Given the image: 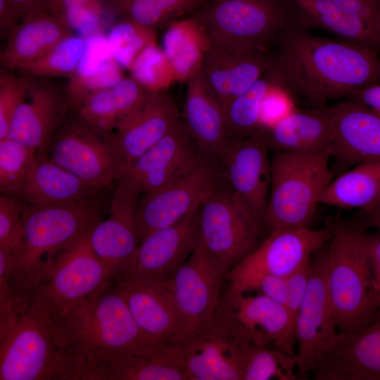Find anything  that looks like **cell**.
Wrapping results in <instances>:
<instances>
[{
    "instance_id": "12",
    "label": "cell",
    "mask_w": 380,
    "mask_h": 380,
    "mask_svg": "<svg viewBox=\"0 0 380 380\" xmlns=\"http://www.w3.org/2000/svg\"><path fill=\"white\" fill-rule=\"evenodd\" d=\"M225 267L198 243L171 277L178 327L175 342L188 339L213 319Z\"/></svg>"
},
{
    "instance_id": "9",
    "label": "cell",
    "mask_w": 380,
    "mask_h": 380,
    "mask_svg": "<svg viewBox=\"0 0 380 380\" xmlns=\"http://www.w3.org/2000/svg\"><path fill=\"white\" fill-rule=\"evenodd\" d=\"M90 232L60 256L30 297V304L51 318L65 313L113 279L111 270L92 250Z\"/></svg>"
},
{
    "instance_id": "55",
    "label": "cell",
    "mask_w": 380,
    "mask_h": 380,
    "mask_svg": "<svg viewBox=\"0 0 380 380\" xmlns=\"http://www.w3.org/2000/svg\"><path fill=\"white\" fill-rule=\"evenodd\" d=\"M16 11L20 20L30 9L38 4L39 0H8Z\"/></svg>"
},
{
    "instance_id": "8",
    "label": "cell",
    "mask_w": 380,
    "mask_h": 380,
    "mask_svg": "<svg viewBox=\"0 0 380 380\" xmlns=\"http://www.w3.org/2000/svg\"><path fill=\"white\" fill-rule=\"evenodd\" d=\"M263 225L225 177L198 208V242L227 272L259 244Z\"/></svg>"
},
{
    "instance_id": "45",
    "label": "cell",
    "mask_w": 380,
    "mask_h": 380,
    "mask_svg": "<svg viewBox=\"0 0 380 380\" xmlns=\"http://www.w3.org/2000/svg\"><path fill=\"white\" fill-rule=\"evenodd\" d=\"M32 77L4 73L0 77V140L8 137L13 118L24 100Z\"/></svg>"
},
{
    "instance_id": "11",
    "label": "cell",
    "mask_w": 380,
    "mask_h": 380,
    "mask_svg": "<svg viewBox=\"0 0 380 380\" xmlns=\"http://www.w3.org/2000/svg\"><path fill=\"white\" fill-rule=\"evenodd\" d=\"M179 344L188 380H243L253 345L220 306L200 332Z\"/></svg>"
},
{
    "instance_id": "6",
    "label": "cell",
    "mask_w": 380,
    "mask_h": 380,
    "mask_svg": "<svg viewBox=\"0 0 380 380\" xmlns=\"http://www.w3.org/2000/svg\"><path fill=\"white\" fill-rule=\"evenodd\" d=\"M329 152L274 151L265 224L270 230L310 227L321 196L333 179Z\"/></svg>"
},
{
    "instance_id": "31",
    "label": "cell",
    "mask_w": 380,
    "mask_h": 380,
    "mask_svg": "<svg viewBox=\"0 0 380 380\" xmlns=\"http://www.w3.org/2000/svg\"><path fill=\"white\" fill-rule=\"evenodd\" d=\"M183 111L182 120L201 151L217 159L229 143L224 109L198 74L186 82Z\"/></svg>"
},
{
    "instance_id": "23",
    "label": "cell",
    "mask_w": 380,
    "mask_h": 380,
    "mask_svg": "<svg viewBox=\"0 0 380 380\" xmlns=\"http://www.w3.org/2000/svg\"><path fill=\"white\" fill-rule=\"evenodd\" d=\"M70 107L65 88H59L48 78L32 77L13 118L8 137L37 155H46L50 142Z\"/></svg>"
},
{
    "instance_id": "4",
    "label": "cell",
    "mask_w": 380,
    "mask_h": 380,
    "mask_svg": "<svg viewBox=\"0 0 380 380\" xmlns=\"http://www.w3.org/2000/svg\"><path fill=\"white\" fill-rule=\"evenodd\" d=\"M52 319L79 346L95 380L99 367L110 357L148 351L159 345L141 331L113 279Z\"/></svg>"
},
{
    "instance_id": "54",
    "label": "cell",
    "mask_w": 380,
    "mask_h": 380,
    "mask_svg": "<svg viewBox=\"0 0 380 380\" xmlns=\"http://www.w3.org/2000/svg\"><path fill=\"white\" fill-rule=\"evenodd\" d=\"M354 224L365 230L372 228L380 232V204L370 210L360 211Z\"/></svg>"
},
{
    "instance_id": "17",
    "label": "cell",
    "mask_w": 380,
    "mask_h": 380,
    "mask_svg": "<svg viewBox=\"0 0 380 380\" xmlns=\"http://www.w3.org/2000/svg\"><path fill=\"white\" fill-rule=\"evenodd\" d=\"M64 120L50 142L47 157L88 185L104 191L116 180V170L103 135L78 115L65 123Z\"/></svg>"
},
{
    "instance_id": "50",
    "label": "cell",
    "mask_w": 380,
    "mask_h": 380,
    "mask_svg": "<svg viewBox=\"0 0 380 380\" xmlns=\"http://www.w3.org/2000/svg\"><path fill=\"white\" fill-rule=\"evenodd\" d=\"M37 4L58 18L68 12L87 7L110 6L117 8L116 0H39Z\"/></svg>"
},
{
    "instance_id": "38",
    "label": "cell",
    "mask_w": 380,
    "mask_h": 380,
    "mask_svg": "<svg viewBox=\"0 0 380 380\" xmlns=\"http://www.w3.org/2000/svg\"><path fill=\"white\" fill-rule=\"evenodd\" d=\"M85 38L72 34L59 42L37 60L18 70L36 78L68 77L75 73L85 49Z\"/></svg>"
},
{
    "instance_id": "46",
    "label": "cell",
    "mask_w": 380,
    "mask_h": 380,
    "mask_svg": "<svg viewBox=\"0 0 380 380\" xmlns=\"http://www.w3.org/2000/svg\"><path fill=\"white\" fill-rule=\"evenodd\" d=\"M296 109L292 95L274 83L262 99L260 113V127L270 130Z\"/></svg>"
},
{
    "instance_id": "19",
    "label": "cell",
    "mask_w": 380,
    "mask_h": 380,
    "mask_svg": "<svg viewBox=\"0 0 380 380\" xmlns=\"http://www.w3.org/2000/svg\"><path fill=\"white\" fill-rule=\"evenodd\" d=\"M267 130L259 128L246 138L229 141L217 159L231 188L265 224L271 182Z\"/></svg>"
},
{
    "instance_id": "7",
    "label": "cell",
    "mask_w": 380,
    "mask_h": 380,
    "mask_svg": "<svg viewBox=\"0 0 380 380\" xmlns=\"http://www.w3.org/2000/svg\"><path fill=\"white\" fill-rule=\"evenodd\" d=\"M194 17L210 40L230 51H265L289 25L286 0H213Z\"/></svg>"
},
{
    "instance_id": "37",
    "label": "cell",
    "mask_w": 380,
    "mask_h": 380,
    "mask_svg": "<svg viewBox=\"0 0 380 380\" xmlns=\"http://www.w3.org/2000/svg\"><path fill=\"white\" fill-rule=\"evenodd\" d=\"M205 0H116L118 13L143 26L156 29L200 8Z\"/></svg>"
},
{
    "instance_id": "52",
    "label": "cell",
    "mask_w": 380,
    "mask_h": 380,
    "mask_svg": "<svg viewBox=\"0 0 380 380\" xmlns=\"http://www.w3.org/2000/svg\"><path fill=\"white\" fill-rule=\"evenodd\" d=\"M348 100L365 106L380 114V84H376L351 93Z\"/></svg>"
},
{
    "instance_id": "1",
    "label": "cell",
    "mask_w": 380,
    "mask_h": 380,
    "mask_svg": "<svg viewBox=\"0 0 380 380\" xmlns=\"http://www.w3.org/2000/svg\"><path fill=\"white\" fill-rule=\"evenodd\" d=\"M268 75L311 108L380 81L378 52L345 41L320 37L287 27L277 37Z\"/></svg>"
},
{
    "instance_id": "51",
    "label": "cell",
    "mask_w": 380,
    "mask_h": 380,
    "mask_svg": "<svg viewBox=\"0 0 380 380\" xmlns=\"http://www.w3.org/2000/svg\"><path fill=\"white\" fill-rule=\"evenodd\" d=\"M368 257L374 279V286L379 310L380 311V232L369 233L366 231Z\"/></svg>"
},
{
    "instance_id": "48",
    "label": "cell",
    "mask_w": 380,
    "mask_h": 380,
    "mask_svg": "<svg viewBox=\"0 0 380 380\" xmlns=\"http://www.w3.org/2000/svg\"><path fill=\"white\" fill-rule=\"evenodd\" d=\"M312 272V259L287 277L289 298L286 308L295 323L297 314L303 302Z\"/></svg>"
},
{
    "instance_id": "2",
    "label": "cell",
    "mask_w": 380,
    "mask_h": 380,
    "mask_svg": "<svg viewBox=\"0 0 380 380\" xmlns=\"http://www.w3.org/2000/svg\"><path fill=\"white\" fill-rule=\"evenodd\" d=\"M101 193L51 205H33L24 202L22 248L15 255L8 253L6 264L0 267V272L20 298L30 301L34 289L60 256L103 220L110 201L107 202Z\"/></svg>"
},
{
    "instance_id": "28",
    "label": "cell",
    "mask_w": 380,
    "mask_h": 380,
    "mask_svg": "<svg viewBox=\"0 0 380 380\" xmlns=\"http://www.w3.org/2000/svg\"><path fill=\"white\" fill-rule=\"evenodd\" d=\"M73 31L39 4L32 7L12 31L0 53L1 66L18 70L50 51Z\"/></svg>"
},
{
    "instance_id": "34",
    "label": "cell",
    "mask_w": 380,
    "mask_h": 380,
    "mask_svg": "<svg viewBox=\"0 0 380 380\" xmlns=\"http://www.w3.org/2000/svg\"><path fill=\"white\" fill-rule=\"evenodd\" d=\"M148 92L132 77H124L115 84L89 96L76 110L81 119L103 134L133 112Z\"/></svg>"
},
{
    "instance_id": "35",
    "label": "cell",
    "mask_w": 380,
    "mask_h": 380,
    "mask_svg": "<svg viewBox=\"0 0 380 380\" xmlns=\"http://www.w3.org/2000/svg\"><path fill=\"white\" fill-rule=\"evenodd\" d=\"M320 203L360 211L376 207L380 204V162L359 163L333 179Z\"/></svg>"
},
{
    "instance_id": "27",
    "label": "cell",
    "mask_w": 380,
    "mask_h": 380,
    "mask_svg": "<svg viewBox=\"0 0 380 380\" xmlns=\"http://www.w3.org/2000/svg\"><path fill=\"white\" fill-rule=\"evenodd\" d=\"M330 109L334 127L331 157L349 166L380 162V114L350 100Z\"/></svg>"
},
{
    "instance_id": "10",
    "label": "cell",
    "mask_w": 380,
    "mask_h": 380,
    "mask_svg": "<svg viewBox=\"0 0 380 380\" xmlns=\"http://www.w3.org/2000/svg\"><path fill=\"white\" fill-rule=\"evenodd\" d=\"M334 224L322 229H278L270 234L226 274L228 293L248 291L263 275L286 277L312 259L315 253L332 236Z\"/></svg>"
},
{
    "instance_id": "49",
    "label": "cell",
    "mask_w": 380,
    "mask_h": 380,
    "mask_svg": "<svg viewBox=\"0 0 380 380\" xmlns=\"http://www.w3.org/2000/svg\"><path fill=\"white\" fill-rule=\"evenodd\" d=\"M251 291H258L286 306L289 298L287 277L263 275L254 281L246 293Z\"/></svg>"
},
{
    "instance_id": "32",
    "label": "cell",
    "mask_w": 380,
    "mask_h": 380,
    "mask_svg": "<svg viewBox=\"0 0 380 380\" xmlns=\"http://www.w3.org/2000/svg\"><path fill=\"white\" fill-rule=\"evenodd\" d=\"M103 191L88 185L47 155H36L20 199L29 205H44L85 199Z\"/></svg>"
},
{
    "instance_id": "40",
    "label": "cell",
    "mask_w": 380,
    "mask_h": 380,
    "mask_svg": "<svg viewBox=\"0 0 380 380\" xmlns=\"http://www.w3.org/2000/svg\"><path fill=\"white\" fill-rule=\"evenodd\" d=\"M36 153L11 138L0 140L1 194L20 198Z\"/></svg>"
},
{
    "instance_id": "47",
    "label": "cell",
    "mask_w": 380,
    "mask_h": 380,
    "mask_svg": "<svg viewBox=\"0 0 380 380\" xmlns=\"http://www.w3.org/2000/svg\"><path fill=\"white\" fill-rule=\"evenodd\" d=\"M84 38V51L73 76L92 74L113 58L107 37L102 32L89 34Z\"/></svg>"
},
{
    "instance_id": "30",
    "label": "cell",
    "mask_w": 380,
    "mask_h": 380,
    "mask_svg": "<svg viewBox=\"0 0 380 380\" xmlns=\"http://www.w3.org/2000/svg\"><path fill=\"white\" fill-rule=\"evenodd\" d=\"M97 380H188L179 344L113 356L96 370Z\"/></svg>"
},
{
    "instance_id": "16",
    "label": "cell",
    "mask_w": 380,
    "mask_h": 380,
    "mask_svg": "<svg viewBox=\"0 0 380 380\" xmlns=\"http://www.w3.org/2000/svg\"><path fill=\"white\" fill-rule=\"evenodd\" d=\"M140 188L122 177L110 198L108 216L101 220L89 234L91 247L113 274V279L126 275L139 243L137 213Z\"/></svg>"
},
{
    "instance_id": "41",
    "label": "cell",
    "mask_w": 380,
    "mask_h": 380,
    "mask_svg": "<svg viewBox=\"0 0 380 380\" xmlns=\"http://www.w3.org/2000/svg\"><path fill=\"white\" fill-rule=\"evenodd\" d=\"M296 355L281 350L252 345L245 365L243 380H296Z\"/></svg>"
},
{
    "instance_id": "20",
    "label": "cell",
    "mask_w": 380,
    "mask_h": 380,
    "mask_svg": "<svg viewBox=\"0 0 380 380\" xmlns=\"http://www.w3.org/2000/svg\"><path fill=\"white\" fill-rule=\"evenodd\" d=\"M219 306L252 344L296 355V323L284 305L260 293H227Z\"/></svg>"
},
{
    "instance_id": "44",
    "label": "cell",
    "mask_w": 380,
    "mask_h": 380,
    "mask_svg": "<svg viewBox=\"0 0 380 380\" xmlns=\"http://www.w3.org/2000/svg\"><path fill=\"white\" fill-rule=\"evenodd\" d=\"M24 202L18 198L1 194L0 248L12 255L22 248L24 227L22 211Z\"/></svg>"
},
{
    "instance_id": "33",
    "label": "cell",
    "mask_w": 380,
    "mask_h": 380,
    "mask_svg": "<svg viewBox=\"0 0 380 380\" xmlns=\"http://www.w3.org/2000/svg\"><path fill=\"white\" fill-rule=\"evenodd\" d=\"M211 40L194 17L170 22L162 38V50L177 82H187L199 73Z\"/></svg>"
},
{
    "instance_id": "29",
    "label": "cell",
    "mask_w": 380,
    "mask_h": 380,
    "mask_svg": "<svg viewBox=\"0 0 380 380\" xmlns=\"http://www.w3.org/2000/svg\"><path fill=\"white\" fill-rule=\"evenodd\" d=\"M267 137L270 150L330 153L334 139L330 107L296 108L268 130Z\"/></svg>"
},
{
    "instance_id": "26",
    "label": "cell",
    "mask_w": 380,
    "mask_h": 380,
    "mask_svg": "<svg viewBox=\"0 0 380 380\" xmlns=\"http://www.w3.org/2000/svg\"><path fill=\"white\" fill-rule=\"evenodd\" d=\"M270 65L271 56L265 51L239 53L211 41L198 75L204 87L224 107L254 84Z\"/></svg>"
},
{
    "instance_id": "22",
    "label": "cell",
    "mask_w": 380,
    "mask_h": 380,
    "mask_svg": "<svg viewBox=\"0 0 380 380\" xmlns=\"http://www.w3.org/2000/svg\"><path fill=\"white\" fill-rule=\"evenodd\" d=\"M203 154L180 118L121 177L133 181L141 194L152 192L191 172Z\"/></svg>"
},
{
    "instance_id": "42",
    "label": "cell",
    "mask_w": 380,
    "mask_h": 380,
    "mask_svg": "<svg viewBox=\"0 0 380 380\" xmlns=\"http://www.w3.org/2000/svg\"><path fill=\"white\" fill-rule=\"evenodd\" d=\"M129 71L131 77L150 92L165 91L177 82L169 61L156 43L138 56Z\"/></svg>"
},
{
    "instance_id": "3",
    "label": "cell",
    "mask_w": 380,
    "mask_h": 380,
    "mask_svg": "<svg viewBox=\"0 0 380 380\" xmlns=\"http://www.w3.org/2000/svg\"><path fill=\"white\" fill-rule=\"evenodd\" d=\"M0 380H95L70 335L29 305L0 331Z\"/></svg>"
},
{
    "instance_id": "53",
    "label": "cell",
    "mask_w": 380,
    "mask_h": 380,
    "mask_svg": "<svg viewBox=\"0 0 380 380\" xmlns=\"http://www.w3.org/2000/svg\"><path fill=\"white\" fill-rule=\"evenodd\" d=\"M20 21L8 0H0V34L6 40Z\"/></svg>"
},
{
    "instance_id": "43",
    "label": "cell",
    "mask_w": 380,
    "mask_h": 380,
    "mask_svg": "<svg viewBox=\"0 0 380 380\" xmlns=\"http://www.w3.org/2000/svg\"><path fill=\"white\" fill-rule=\"evenodd\" d=\"M122 69L112 58L92 74L70 78L65 90L71 107L76 109L94 94L118 83L124 77Z\"/></svg>"
},
{
    "instance_id": "15",
    "label": "cell",
    "mask_w": 380,
    "mask_h": 380,
    "mask_svg": "<svg viewBox=\"0 0 380 380\" xmlns=\"http://www.w3.org/2000/svg\"><path fill=\"white\" fill-rule=\"evenodd\" d=\"M179 119L177 106L169 94L149 91L133 112L112 131L103 134L115 167L116 180Z\"/></svg>"
},
{
    "instance_id": "24",
    "label": "cell",
    "mask_w": 380,
    "mask_h": 380,
    "mask_svg": "<svg viewBox=\"0 0 380 380\" xmlns=\"http://www.w3.org/2000/svg\"><path fill=\"white\" fill-rule=\"evenodd\" d=\"M113 280L144 334L156 344L175 342L178 321L171 278L126 276Z\"/></svg>"
},
{
    "instance_id": "18",
    "label": "cell",
    "mask_w": 380,
    "mask_h": 380,
    "mask_svg": "<svg viewBox=\"0 0 380 380\" xmlns=\"http://www.w3.org/2000/svg\"><path fill=\"white\" fill-rule=\"evenodd\" d=\"M323 246L312 259L311 275L296 319L298 343L296 357L301 377L310 374L338 333L328 295L327 261Z\"/></svg>"
},
{
    "instance_id": "25",
    "label": "cell",
    "mask_w": 380,
    "mask_h": 380,
    "mask_svg": "<svg viewBox=\"0 0 380 380\" xmlns=\"http://www.w3.org/2000/svg\"><path fill=\"white\" fill-rule=\"evenodd\" d=\"M198 208L177 223L146 235L123 277L170 279L198 243Z\"/></svg>"
},
{
    "instance_id": "39",
    "label": "cell",
    "mask_w": 380,
    "mask_h": 380,
    "mask_svg": "<svg viewBox=\"0 0 380 380\" xmlns=\"http://www.w3.org/2000/svg\"><path fill=\"white\" fill-rule=\"evenodd\" d=\"M106 37L113 58L127 70L146 47L156 43L155 29L126 18L113 25Z\"/></svg>"
},
{
    "instance_id": "5",
    "label": "cell",
    "mask_w": 380,
    "mask_h": 380,
    "mask_svg": "<svg viewBox=\"0 0 380 380\" xmlns=\"http://www.w3.org/2000/svg\"><path fill=\"white\" fill-rule=\"evenodd\" d=\"M365 234L354 224L338 222L323 246L328 295L338 333L363 329L379 310Z\"/></svg>"
},
{
    "instance_id": "36",
    "label": "cell",
    "mask_w": 380,
    "mask_h": 380,
    "mask_svg": "<svg viewBox=\"0 0 380 380\" xmlns=\"http://www.w3.org/2000/svg\"><path fill=\"white\" fill-rule=\"evenodd\" d=\"M274 84V82L266 71L248 90L223 107L229 141L246 138L260 128L261 103Z\"/></svg>"
},
{
    "instance_id": "14",
    "label": "cell",
    "mask_w": 380,
    "mask_h": 380,
    "mask_svg": "<svg viewBox=\"0 0 380 380\" xmlns=\"http://www.w3.org/2000/svg\"><path fill=\"white\" fill-rule=\"evenodd\" d=\"M290 27L321 29L380 51V0H286Z\"/></svg>"
},
{
    "instance_id": "21",
    "label": "cell",
    "mask_w": 380,
    "mask_h": 380,
    "mask_svg": "<svg viewBox=\"0 0 380 380\" xmlns=\"http://www.w3.org/2000/svg\"><path fill=\"white\" fill-rule=\"evenodd\" d=\"M310 374L317 380H380V311L363 329L338 333Z\"/></svg>"
},
{
    "instance_id": "13",
    "label": "cell",
    "mask_w": 380,
    "mask_h": 380,
    "mask_svg": "<svg viewBox=\"0 0 380 380\" xmlns=\"http://www.w3.org/2000/svg\"><path fill=\"white\" fill-rule=\"evenodd\" d=\"M224 179L217 158L203 153L189 173L154 191L141 194L136 219L139 242L148 234L175 224L196 210Z\"/></svg>"
}]
</instances>
